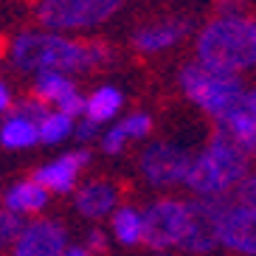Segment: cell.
Instances as JSON below:
<instances>
[{
    "label": "cell",
    "mask_w": 256,
    "mask_h": 256,
    "mask_svg": "<svg viewBox=\"0 0 256 256\" xmlns=\"http://www.w3.org/2000/svg\"><path fill=\"white\" fill-rule=\"evenodd\" d=\"M14 113H20V116H26V118H31V121H40L42 116L51 110V107H46L42 102H37L34 96H28V98H23V102H17L14 107H12Z\"/></svg>",
    "instance_id": "cb8c5ba5"
},
{
    "label": "cell",
    "mask_w": 256,
    "mask_h": 256,
    "mask_svg": "<svg viewBox=\"0 0 256 256\" xmlns=\"http://www.w3.org/2000/svg\"><path fill=\"white\" fill-rule=\"evenodd\" d=\"M127 136L121 132L118 121L116 124H110L107 130H102V136H98V146H102V152H107V155H118V152H124V146H127Z\"/></svg>",
    "instance_id": "603a6c76"
},
{
    "label": "cell",
    "mask_w": 256,
    "mask_h": 256,
    "mask_svg": "<svg viewBox=\"0 0 256 256\" xmlns=\"http://www.w3.org/2000/svg\"><path fill=\"white\" fill-rule=\"evenodd\" d=\"M118 127L127 136V141H144L152 132V116L150 113H130L118 121Z\"/></svg>",
    "instance_id": "44dd1931"
},
{
    "label": "cell",
    "mask_w": 256,
    "mask_h": 256,
    "mask_svg": "<svg viewBox=\"0 0 256 256\" xmlns=\"http://www.w3.org/2000/svg\"><path fill=\"white\" fill-rule=\"evenodd\" d=\"M192 31H194V26H192L188 17H164V20L144 23L136 31L132 42L141 54H160L174 48L178 42H183Z\"/></svg>",
    "instance_id": "4fadbf2b"
},
{
    "label": "cell",
    "mask_w": 256,
    "mask_h": 256,
    "mask_svg": "<svg viewBox=\"0 0 256 256\" xmlns=\"http://www.w3.org/2000/svg\"><path fill=\"white\" fill-rule=\"evenodd\" d=\"M68 248V231L60 220L37 217L23 222L17 240L12 242V256H60Z\"/></svg>",
    "instance_id": "30bf717a"
},
{
    "label": "cell",
    "mask_w": 256,
    "mask_h": 256,
    "mask_svg": "<svg viewBox=\"0 0 256 256\" xmlns=\"http://www.w3.org/2000/svg\"><path fill=\"white\" fill-rule=\"evenodd\" d=\"M194 54L200 65L242 76L256 62V23L245 14H217L197 31Z\"/></svg>",
    "instance_id": "7a4b0ae2"
},
{
    "label": "cell",
    "mask_w": 256,
    "mask_h": 256,
    "mask_svg": "<svg viewBox=\"0 0 256 256\" xmlns=\"http://www.w3.org/2000/svg\"><path fill=\"white\" fill-rule=\"evenodd\" d=\"M74 206L84 220H104L118 208V186L104 178L88 180L74 188Z\"/></svg>",
    "instance_id": "5bb4252c"
},
{
    "label": "cell",
    "mask_w": 256,
    "mask_h": 256,
    "mask_svg": "<svg viewBox=\"0 0 256 256\" xmlns=\"http://www.w3.org/2000/svg\"><path fill=\"white\" fill-rule=\"evenodd\" d=\"M88 254H102V250H107V234L102 231V228H90L88 231V240H84V245H82Z\"/></svg>",
    "instance_id": "4316f807"
},
{
    "label": "cell",
    "mask_w": 256,
    "mask_h": 256,
    "mask_svg": "<svg viewBox=\"0 0 256 256\" xmlns=\"http://www.w3.org/2000/svg\"><path fill=\"white\" fill-rule=\"evenodd\" d=\"M250 174V155L222 132H214L203 150L192 155L183 186L200 200H222Z\"/></svg>",
    "instance_id": "3957f363"
},
{
    "label": "cell",
    "mask_w": 256,
    "mask_h": 256,
    "mask_svg": "<svg viewBox=\"0 0 256 256\" xmlns=\"http://www.w3.org/2000/svg\"><path fill=\"white\" fill-rule=\"evenodd\" d=\"M222 200H186V226L178 248L192 256H211L217 250V214Z\"/></svg>",
    "instance_id": "9c48e42d"
},
{
    "label": "cell",
    "mask_w": 256,
    "mask_h": 256,
    "mask_svg": "<svg viewBox=\"0 0 256 256\" xmlns=\"http://www.w3.org/2000/svg\"><path fill=\"white\" fill-rule=\"evenodd\" d=\"M8 60L23 74H62L74 76L84 70H96L113 60V51L104 42H79L68 34H51V31H20L12 46Z\"/></svg>",
    "instance_id": "6da1fadb"
},
{
    "label": "cell",
    "mask_w": 256,
    "mask_h": 256,
    "mask_svg": "<svg viewBox=\"0 0 256 256\" xmlns=\"http://www.w3.org/2000/svg\"><path fill=\"white\" fill-rule=\"evenodd\" d=\"M110 228H113V240L124 248H136L144 240V217L141 208L136 206H118L110 214Z\"/></svg>",
    "instance_id": "ac0fdd59"
},
{
    "label": "cell",
    "mask_w": 256,
    "mask_h": 256,
    "mask_svg": "<svg viewBox=\"0 0 256 256\" xmlns=\"http://www.w3.org/2000/svg\"><path fill=\"white\" fill-rule=\"evenodd\" d=\"M121 107H124V93L118 88H113V84H102L90 96H84V116L82 118H88L96 127H102V124L113 121L121 113Z\"/></svg>",
    "instance_id": "2e32d148"
},
{
    "label": "cell",
    "mask_w": 256,
    "mask_h": 256,
    "mask_svg": "<svg viewBox=\"0 0 256 256\" xmlns=\"http://www.w3.org/2000/svg\"><path fill=\"white\" fill-rule=\"evenodd\" d=\"M74 136H76L79 144H90V141H96V138L102 136V127H96V124L88 121V118H79L74 124Z\"/></svg>",
    "instance_id": "484cf974"
},
{
    "label": "cell",
    "mask_w": 256,
    "mask_h": 256,
    "mask_svg": "<svg viewBox=\"0 0 256 256\" xmlns=\"http://www.w3.org/2000/svg\"><path fill=\"white\" fill-rule=\"evenodd\" d=\"M56 110H60L62 116H68V118H74V121H79L84 116V96L79 90L76 93H70L68 98H65V102H62L60 107H56Z\"/></svg>",
    "instance_id": "d4e9b609"
},
{
    "label": "cell",
    "mask_w": 256,
    "mask_h": 256,
    "mask_svg": "<svg viewBox=\"0 0 256 256\" xmlns=\"http://www.w3.org/2000/svg\"><path fill=\"white\" fill-rule=\"evenodd\" d=\"M118 3H124V0H118Z\"/></svg>",
    "instance_id": "1f68e13d"
},
{
    "label": "cell",
    "mask_w": 256,
    "mask_h": 256,
    "mask_svg": "<svg viewBox=\"0 0 256 256\" xmlns=\"http://www.w3.org/2000/svg\"><path fill=\"white\" fill-rule=\"evenodd\" d=\"M46 206H48V194L34 180H31V178H28V180L12 183V186L6 188V194H3V208L12 211V214L20 217V220L40 214Z\"/></svg>",
    "instance_id": "9a60e30c"
},
{
    "label": "cell",
    "mask_w": 256,
    "mask_h": 256,
    "mask_svg": "<svg viewBox=\"0 0 256 256\" xmlns=\"http://www.w3.org/2000/svg\"><path fill=\"white\" fill-rule=\"evenodd\" d=\"M217 132L231 138L245 155H254L256 150V93L245 90V96L217 121Z\"/></svg>",
    "instance_id": "7c38bea8"
},
{
    "label": "cell",
    "mask_w": 256,
    "mask_h": 256,
    "mask_svg": "<svg viewBox=\"0 0 256 256\" xmlns=\"http://www.w3.org/2000/svg\"><path fill=\"white\" fill-rule=\"evenodd\" d=\"M74 118L62 116L60 110H48L42 118L37 121V144H46V146H56V144L68 141L74 136Z\"/></svg>",
    "instance_id": "ffe728a7"
},
{
    "label": "cell",
    "mask_w": 256,
    "mask_h": 256,
    "mask_svg": "<svg viewBox=\"0 0 256 256\" xmlns=\"http://www.w3.org/2000/svg\"><path fill=\"white\" fill-rule=\"evenodd\" d=\"M0 146L3 150H31L37 146V121L26 118V116L8 110L3 124H0Z\"/></svg>",
    "instance_id": "e0dca14e"
},
{
    "label": "cell",
    "mask_w": 256,
    "mask_h": 256,
    "mask_svg": "<svg viewBox=\"0 0 256 256\" xmlns=\"http://www.w3.org/2000/svg\"><path fill=\"white\" fill-rule=\"evenodd\" d=\"M70 93H76V82L70 76H62V74H37L34 76L31 96L37 98V102H42L46 107L54 104V110H56Z\"/></svg>",
    "instance_id": "d6986e66"
},
{
    "label": "cell",
    "mask_w": 256,
    "mask_h": 256,
    "mask_svg": "<svg viewBox=\"0 0 256 256\" xmlns=\"http://www.w3.org/2000/svg\"><path fill=\"white\" fill-rule=\"evenodd\" d=\"M217 248L236 256L256 254V206L236 197H222L217 214Z\"/></svg>",
    "instance_id": "ba28073f"
},
{
    "label": "cell",
    "mask_w": 256,
    "mask_h": 256,
    "mask_svg": "<svg viewBox=\"0 0 256 256\" xmlns=\"http://www.w3.org/2000/svg\"><path fill=\"white\" fill-rule=\"evenodd\" d=\"M188 164H192V152L183 144H174V141L146 144L141 158H138V169H141L144 180L155 188L183 186Z\"/></svg>",
    "instance_id": "52a82bcc"
},
{
    "label": "cell",
    "mask_w": 256,
    "mask_h": 256,
    "mask_svg": "<svg viewBox=\"0 0 256 256\" xmlns=\"http://www.w3.org/2000/svg\"><path fill=\"white\" fill-rule=\"evenodd\" d=\"M180 90L194 107H200L206 116L220 121L242 96H245V82L242 76L222 74V70L206 68L200 62H188L180 68Z\"/></svg>",
    "instance_id": "277c9868"
},
{
    "label": "cell",
    "mask_w": 256,
    "mask_h": 256,
    "mask_svg": "<svg viewBox=\"0 0 256 256\" xmlns=\"http://www.w3.org/2000/svg\"><path fill=\"white\" fill-rule=\"evenodd\" d=\"M88 164H90V150H88V146L62 152L60 158L37 166V172L31 174V180L37 183L48 197L51 194H68V192L76 188V180H79V174H82V169Z\"/></svg>",
    "instance_id": "8fae6325"
},
{
    "label": "cell",
    "mask_w": 256,
    "mask_h": 256,
    "mask_svg": "<svg viewBox=\"0 0 256 256\" xmlns=\"http://www.w3.org/2000/svg\"><path fill=\"white\" fill-rule=\"evenodd\" d=\"M20 228H23V220L14 217L12 211H6L3 206H0V250L12 248V242L17 240Z\"/></svg>",
    "instance_id": "7402d4cb"
},
{
    "label": "cell",
    "mask_w": 256,
    "mask_h": 256,
    "mask_svg": "<svg viewBox=\"0 0 256 256\" xmlns=\"http://www.w3.org/2000/svg\"><path fill=\"white\" fill-rule=\"evenodd\" d=\"M144 217V240L141 245L166 254L169 248H178L186 226V200L178 197H160L152 200L146 208H141Z\"/></svg>",
    "instance_id": "8992f818"
},
{
    "label": "cell",
    "mask_w": 256,
    "mask_h": 256,
    "mask_svg": "<svg viewBox=\"0 0 256 256\" xmlns=\"http://www.w3.org/2000/svg\"><path fill=\"white\" fill-rule=\"evenodd\" d=\"M60 256H90V254H88V250H84L82 245H68V248L62 250Z\"/></svg>",
    "instance_id": "f546056e"
},
{
    "label": "cell",
    "mask_w": 256,
    "mask_h": 256,
    "mask_svg": "<svg viewBox=\"0 0 256 256\" xmlns=\"http://www.w3.org/2000/svg\"><path fill=\"white\" fill-rule=\"evenodd\" d=\"M242 3L245 0H217V14H242Z\"/></svg>",
    "instance_id": "f1b7e54d"
},
{
    "label": "cell",
    "mask_w": 256,
    "mask_h": 256,
    "mask_svg": "<svg viewBox=\"0 0 256 256\" xmlns=\"http://www.w3.org/2000/svg\"><path fill=\"white\" fill-rule=\"evenodd\" d=\"M12 107H14V96H12V90H8V84L0 79V116H6Z\"/></svg>",
    "instance_id": "83f0119b"
},
{
    "label": "cell",
    "mask_w": 256,
    "mask_h": 256,
    "mask_svg": "<svg viewBox=\"0 0 256 256\" xmlns=\"http://www.w3.org/2000/svg\"><path fill=\"white\" fill-rule=\"evenodd\" d=\"M158 256H166V254H158Z\"/></svg>",
    "instance_id": "4dcf8cb0"
},
{
    "label": "cell",
    "mask_w": 256,
    "mask_h": 256,
    "mask_svg": "<svg viewBox=\"0 0 256 256\" xmlns=\"http://www.w3.org/2000/svg\"><path fill=\"white\" fill-rule=\"evenodd\" d=\"M118 8V0H40L34 6V17L42 26V31L65 34V31L98 28Z\"/></svg>",
    "instance_id": "5b68a950"
}]
</instances>
